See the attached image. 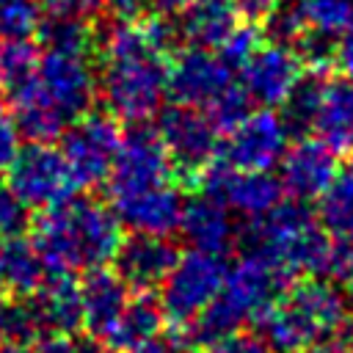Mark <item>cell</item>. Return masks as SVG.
<instances>
[{
    "instance_id": "obj_1",
    "label": "cell",
    "mask_w": 353,
    "mask_h": 353,
    "mask_svg": "<svg viewBox=\"0 0 353 353\" xmlns=\"http://www.w3.org/2000/svg\"><path fill=\"white\" fill-rule=\"evenodd\" d=\"M102 55L99 91L110 116L130 124L152 119L165 99V61L149 47L141 28L116 19L94 41Z\"/></svg>"
},
{
    "instance_id": "obj_2",
    "label": "cell",
    "mask_w": 353,
    "mask_h": 353,
    "mask_svg": "<svg viewBox=\"0 0 353 353\" xmlns=\"http://www.w3.org/2000/svg\"><path fill=\"white\" fill-rule=\"evenodd\" d=\"M121 223L110 207L88 196H69L44 207L33 223V245L50 273L102 268L113 259Z\"/></svg>"
},
{
    "instance_id": "obj_3",
    "label": "cell",
    "mask_w": 353,
    "mask_h": 353,
    "mask_svg": "<svg viewBox=\"0 0 353 353\" xmlns=\"http://www.w3.org/2000/svg\"><path fill=\"white\" fill-rule=\"evenodd\" d=\"M290 270L279 262L243 251L240 262L226 270L218 295L182 328V342L188 347H207L221 336L240 331L245 323H256V317L287 290Z\"/></svg>"
},
{
    "instance_id": "obj_4",
    "label": "cell",
    "mask_w": 353,
    "mask_h": 353,
    "mask_svg": "<svg viewBox=\"0 0 353 353\" xmlns=\"http://www.w3.org/2000/svg\"><path fill=\"white\" fill-rule=\"evenodd\" d=\"M350 317L347 295L323 276L284 290L259 317V336L273 353L320 350Z\"/></svg>"
},
{
    "instance_id": "obj_5",
    "label": "cell",
    "mask_w": 353,
    "mask_h": 353,
    "mask_svg": "<svg viewBox=\"0 0 353 353\" xmlns=\"http://www.w3.org/2000/svg\"><path fill=\"white\" fill-rule=\"evenodd\" d=\"M243 251L262 254L290 273L309 276H334L339 240L328 237L303 201H279L251 223L240 234Z\"/></svg>"
},
{
    "instance_id": "obj_6",
    "label": "cell",
    "mask_w": 353,
    "mask_h": 353,
    "mask_svg": "<svg viewBox=\"0 0 353 353\" xmlns=\"http://www.w3.org/2000/svg\"><path fill=\"white\" fill-rule=\"evenodd\" d=\"M6 168V185L25 207L44 210L80 190L61 149L50 143H28L25 149H17Z\"/></svg>"
},
{
    "instance_id": "obj_7",
    "label": "cell",
    "mask_w": 353,
    "mask_h": 353,
    "mask_svg": "<svg viewBox=\"0 0 353 353\" xmlns=\"http://www.w3.org/2000/svg\"><path fill=\"white\" fill-rule=\"evenodd\" d=\"M226 276V265L221 254L207 251H188L176 256L174 268L163 279L160 292V309L163 317H168L176 325L190 323L221 290Z\"/></svg>"
},
{
    "instance_id": "obj_8",
    "label": "cell",
    "mask_w": 353,
    "mask_h": 353,
    "mask_svg": "<svg viewBox=\"0 0 353 353\" xmlns=\"http://www.w3.org/2000/svg\"><path fill=\"white\" fill-rule=\"evenodd\" d=\"M58 138H61V154L77 188H91L108 179V171L113 165L121 141L113 116L83 113L74 121H69Z\"/></svg>"
},
{
    "instance_id": "obj_9",
    "label": "cell",
    "mask_w": 353,
    "mask_h": 353,
    "mask_svg": "<svg viewBox=\"0 0 353 353\" xmlns=\"http://www.w3.org/2000/svg\"><path fill=\"white\" fill-rule=\"evenodd\" d=\"M160 143L168 152V160L174 168H179L188 176H199V171L215 157L218 152V127L201 108L179 105L163 108L154 127Z\"/></svg>"
},
{
    "instance_id": "obj_10",
    "label": "cell",
    "mask_w": 353,
    "mask_h": 353,
    "mask_svg": "<svg viewBox=\"0 0 353 353\" xmlns=\"http://www.w3.org/2000/svg\"><path fill=\"white\" fill-rule=\"evenodd\" d=\"M171 174L174 165L157 132L143 121H138L119 141L113 165L108 171V190L110 196H121V193L165 185L171 182Z\"/></svg>"
},
{
    "instance_id": "obj_11",
    "label": "cell",
    "mask_w": 353,
    "mask_h": 353,
    "mask_svg": "<svg viewBox=\"0 0 353 353\" xmlns=\"http://www.w3.org/2000/svg\"><path fill=\"white\" fill-rule=\"evenodd\" d=\"M201 190L229 210L245 215V218H259L268 210H273L284 199L281 179L270 171H245L234 168L226 160H210L201 171Z\"/></svg>"
},
{
    "instance_id": "obj_12",
    "label": "cell",
    "mask_w": 353,
    "mask_h": 353,
    "mask_svg": "<svg viewBox=\"0 0 353 353\" xmlns=\"http://www.w3.org/2000/svg\"><path fill=\"white\" fill-rule=\"evenodd\" d=\"M287 135L290 130L284 127L281 116L270 108L248 110L240 121L226 130V141L218 143V152L221 160L234 168L270 171L287 149Z\"/></svg>"
},
{
    "instance_id": "obj_13",
    "label": "cell",
    "mask_w": 353,
    "mask_h": 353,
    "mask_svg": "<svg viewBox=\"0 0 353 353\" xmlns=\"http://www.w3.org/2000/svg\"><path fill=\"white\" fill-rule=\"evenodd\" d=\"M232 83V66L207 47L190 44L165 66V94L179 105L207 110Z\"/></svg>"
},
{
    "instance_id": "obj_14",
    "label": "cell",
    "mask_w": 353,
    "mask_h": 353,
    "mask_svg": "<svg viewBox=\"0 0 353 353\" xmlns=\"http://www.w3.org/2000/svg\"><path fill=\"white\" fill-rule=\"evenodd\" d=\"M36 88L66 124L88 113L97 97V80L83 55H61V52L39 55Z\"/></svg>"
},
{
    "instance_id": "obj_15",
    "label": "cell",
    "mask_w": 353,
    "mask_h": 353,
    "mask_svg": "<svg viewBox=\"0 0 353 353\" xmlns=\"http://www.w3.org/2000/svg\"><path fill=\"white\" fill-rule=\"evenodd\" d=\"M303 63L298 52L290 44L270 41L265 47H256L240 66V85L248 94L251 102H259L262 108H276L287 99L292 85L301 80Z\"/></svg>"
},
{
    "instance_id": "obj_16",
    "label": "cell",
    "mask_w": 353,
    "mask_h": 353,
    "mask_svg": "<svg viewBox=\"0 0 353 353\" xmlns=\"http://www.w3.org/2000/svg\"><path fill=\"white\" fill-rule=\"evenodd\" d=\"M176 245L165 234H146V232H132L130 237H121L113 254L116 273L130 290L149 292L163 284L168 270L176 262Z\"/></svg>"
},
{
    "instance_id": "obj_17",
    "label": "cell",
    "mask_w": 353,
    "mask_h": 353,
    "mask_svg": "<svg viewBox=\"0 0 353 353\" xmlns=\"http://www.w3.org/2000/svg\"><path fill=\"white\" fill-rule=\"evenodd\" d=\"M279 168L281 188L298 201H312L336 176V152L320 138H301L284 149Z\"/></svg>"
},
{
    "instance_id": "obj_18",
    "label": "cell",
    "mask_w": 353,
    "mask_h": 353,
    "mask_svg": "<svg viewBox=\"0 0 353 353\" xmlns=\"http://www.w3.org/2000/svg\"><path fill=\"white\" fill-rule=\"evenodd\" d=\"M110 199H113V215L119 218L121 226H127L132 232L168 237L179 226L182 196L171 182L121 193V196H110Z\"/></svg>"
},
{
    "instance_id": "obj_19",
    "label": "cell",
    "mask_w": 353,
    "mask_h": 353,
    "mask_svg": "<svg viewBox=\"0 0 353 353\" xmlns=\"http://www.w3.org/2000/svg\"><path fill=\"white\" fill-rule=\"evenodd\" d=\"M77 290H80V306H83V325L91 331V336L102 339L113 328L116 317L121 314L130 298V287L121 281L116 270H108L102 265V268L85 270Z\"/></svg>"
},
{
    "instance_id": "obj_20",
    "label": "cell",
    "mask_w": 353,
    "mask_h": 353,
    "mask_svg": "<svg viewBox=\"0 0 353 353\" xmlns=\"http://www.w3.org/2000/svg\"><path fill=\"white\" fill-rule=\"evenodd\" d=\"M176 229L196 251H207V254H223L234 243V223L229 218V207L207 193L182 201V215Z\"/></svg>"
},
{
    "instance_id": "obj_21",
    "label": "cell",
    "mask_w": 353,
    "mask_h": 353,
    "mask_svg": "<svg viewBox=\"0 0 353 353\" xmlns=\"http://www.w3.org/2000/svg\"><path fill=\"white\" fill-rule=\"evenodd\" d=\"M312 130L336 154L353 152V80H323Z\"/></svg>"
},
{
    "instance_id": "obj_22",
    "label": "cell",
    "mask_w": 353,
    "mask_h": 353,
    "mask_svg": "<svg viewBox=\"0 0 353 353\" xmlns=\"http://www.w3.org/2000/svg\"><path fill=\"white\" fill-rule=\"evenodd\" d=\"M33 298L47 334H74L83 328L80 290L72 281V273H50Z\"/></svg>"
},
{
    "instance_id": "obj_23",
    "label": "cell",
    "mask_w": 353,
    "mask_h": 353,
    "mask_svg": "<svg viewBox=\"0 0 353 353\" xmlns=\"http://www.w3.org/2000/svg\"><path fill=\"white\" fill-rule=\"evenodd\" d=\"M179 30L193 47L218 50L234 30L237 14L232 0H188L179 11Z\"/></svg>"
},
{
    "instance_id": "obj_24",
    "label": "cell",
    "mask_w": 353,
    "mask_h": 353,
    "mask_svg": "<svg viewBox=\"0 0 353 353\" xmlns=\"http://www.w3.org/2000/svg\"><path fill=\"white\" fill-rule=\"evenodd\" d=\"M50 276V268L44 265L39 248L33 240L22 234H11L0 240V281L14 295L36 292Z\"/></svg>"
},
{
    "instance_id": "obj_25",
    "label": "cell",
    "mask_w": 353,
    "mask_h": 353,
    "mask_svg": "<svg viewBox=\"0 0 353 353\" xmlns=\"http://www.w3.org/2000/svg\"><path fill=\"white\" fill-rule=\"evenodd\" d=\"M163 325V309L160 301H154L149 292H141L135 298H127L121 314L116 317L113 328L102 336V342L110 350H130L132 345L154 336Z\"/></svg>"
},
{
    "instance_id": "obj_26",
    "label": "cell",
    "mask_w": 353,
    "mask_h": 353,
    "mask_svg": "<svg viewBox=\"0 0 353 353\" xmlns=\"http://www.w3.org/2000/svg\"><path fill=\"white\" fill-rule=\"evenodd\" d=\"M36 39L41 41L44 52H61V55H88L94 47L97 36L88 25L85 17H72V14H50L47 19L41 17L36 28Z\"/></svg>"
},
{
    "instance_id": "obj_27",
    "label": "cell",
    "mask_w": 353,
    "mask_h": 353,
    "mask_svg": "<svg viewBox=\"0 0 353 353\" xmlns=\"http://www.w3.org/2000/svg\"><path fill=\"white\" fill-rule=\"evenodd\" d=\"M39 52L28 39L0 41V91L8 102L22 99L36 88Z\"/></svg>"
},
{
    "instance_id": "obj_28",
    "label": "cell",
    "mask_w": 353,
    "mask_h": 353,
    "mask_svg": "<svg viewBox=\"0 0 353 353\" xmlns=\"http://www.w3.org/2000/svg\"><path fill=\"white\" fill-rule=\"evenodd\" d=\"M317 226L334 240H353V174H336L317 196Z\"/></svg>"
},
{
    "instance_id": "obj_29",
    "label": "cell",
    "mask_w": 353,
    "mask_h": 353,
    "mask_svg": "<svg viewBox=\"0 0 353 353\" xmlns=\"http://www.w3.org/2000/svg\"><path fill=\"white\" fill-rule=\"evenodd\" d=\"M41 336H50L44 331L39 306L33 292L0 298V342L6 345H33Z\"/></svg>"
},
{
    "instance_id": "obj_30",
    "label": "cell",
    "mask_w": 353,
    "mask_h": 353,
    "mask_svg": "<svg viewBox=\"0 0 353 353\" xmlns=\"http://www.w3.org/2000/svg\"><path fill=\"white\" fill-rule=\"evenodd\" d=\"M295 11L303 22V30L328 39H336L353 25V0H301Z\"/></svg>"
},
{
    "instance_id": "obj_31",
    "label": "cell",
    "mask_w": 353,
    "mask_h": 353,
    "mask_svg": "<svg viewBox=\"0 0 353 353\" xmlns=\"http://www.w3.org/2000/svg\"><path fill=\"white\" fill-rule=\"evenodd\" d=\"M320 74H309L292 85V91L287 94V99L281 102L284 105V113H281V121L287 130L292 132H306L312 130V119H314V108H317V94H320Z\"/></svg>"
},
{
    "instance_id": "obj_32",
    "label": "cell",
    "mask_w": 353,
    "mask_h": 353,
    "mask_svg": "<svg viewBox=\"0 0 353 353\" xmlns=\"http://www.w3.org/2000/svg\"><path fill=\"white\" fill-rule=\"evenodd\" d=\"M39 22H41L39 0H0V41L36 36Z\"/></svg>"
},
{
    "instance_id": "obj_33",
    "label": "cell",
    "mask_w": 353,
    "mask_h": 353,
    "mask_svg": "<svg viewBox=\"0 0 353 353\" xmlns=\"http://www.w3.org/2000/svg\"><path fill=\"white\" fill-rule=\"evenodd\" d=\"M248 105H251V99H248V94L243 91V85H229L204 113L212 119V124L218 127V130H229L234 121H240L245 113H248Z\"/></svg>"
},
{
    "instance_id": "obj_34",
    "label": "cell",
    "mask_w": 353,
    "mask_h": 353,
    "mask_svg": "<svg viewBox=\"0 0 353 353\" xmlns=\"http://www.w3.org/2000/svg\"><path fill=\"white\" fill-rule=\"evenodd\" d=\"M30 207H25L11 188L6 185V176H0V237L22 234L30 226Z\"/></svg>"
},
{
    "instance_id": "obj_35",
    "label": "cell",
    "mask_w": 353,
    "mask_h": 353,
    "mask_svg": "<svg viewBox=\"0 0 353 353\" xmlns=\"http://www.w3.org/2000/svg\"><path fill=\"white\" fill-rule=\"evenodd\" d=\"M259 47V39H256V30H254V25H234V30L221 41V47H218V55L234 69H240L243 66V61L254 52Z\"/></svg>"
},
{
    "instance_id": "obj_36",
    "label": "cell",
    "mask_w": 353,
    "mask_h": 353,
    "mask_svg": "<svg viewBox=\"0 0 353 353\" xmlns=\"http://www.w3.org/2000/svg\"><path fill=\"white\" fill-rule=\"evenodd\" d=\"M204 350L207 353H273L259 334H248V331H232L218 342L207 345Z\"/></svg>"
},
{
    "instance_id": "obj_37",
    "label": "cell",
    "mask_w": 353,
    "mask_h": 353,
    "mask_svg": "<svg viewBox=\"0 0 353 353\" xmlns=\"http://www.w3.org/2000/svg\"><path fill=\"white\" fill-rule=\"evenodd\" d=\"M141 33L143 39L149 41V47H154L157 52H168L176 41V25L171 22V17H163V14H152L149 19H143L141 25Z\"/></svg>"
},
{
    "instance_id": "obj_38",
    "label": "cell",
    "mask_w": 353,
    "mask_h": 353,
    "mask_svg": "<svg viewBox=\"0 0 353 353\" xmlns=\"http://www.w3.org/2000/svg\"><path fill=\"white\" fill-rule=\"evenodd\" d=\"M19 141L22 138H19V130L14 124V116L6 108H0V168L8 165V160L17 154Z\"/></svg>"
},
{
    "instance_id": "obj_39",
    "label": "cell",
    "mask_w": 353,
    "mask_h": 353,
    "mask_svg": "<svg viewBox=\"0 0 353 353\" xmlns=\"http://www.w3.org/2000/svg\"><path fill=\"white\" fill-rule=\"evenodd\" d=\"M237 19H245L248 25L268 22V17L279 8V0H232Z\"/></svg>"
},
{
    "instance_id": "obj_40",
    "label": "cell",
    "mask_w": 353,
    "mask_h": 353,
    "mask_svg": "<svg viewBox=\"0 0 353 353\" xmlns=\"http://www.w3.org/2000/svg\"><path fill=\"white\" fill-rule=\"evenodd\" d=\"M50 14H72V17H94L102 8V0H39Z\"/></svg>"
},
{
    "instance_id": "obj_41",
    "label": "cell",
    "mask_w": 353,
    "mask_h": 353,
    "mask_svg": "<svg viewBox=\"0 0 353 353\" xmlns=\"http://www.w3.org/2000/svg\"><path fill=\"white\" fill-rule=\"evenodd\" d=\"M182 347H185L182 336H179V339H176V336H163V334L157 331L154 336H149V339L132 345V347L124 350V353H185Z\"/></svg>"
},
{
    "instance_id": "obj_42",
    "label": "cell",
    "mask_w": 353,
    "mask_h": 353,
    "mask_svg": "<svg viewBox=\"0 0 353 353\" xmlns=\"http://www.w3.org/2000/svg\"><path fill=\"white\" fill-rule=\"evenodd\" d=\"M28 353H77V336L72 334H50L39 342L28 345Z\"/></svg>"
},
{
    "instance_id": "obj_43",
    "label": "cell",
    "mask_w": 353,
    "mask_h": 353,
    "mask_svg": "<svg viewBox=\"0 0 353 353\" xmlns=\"http://www.w3.org/2000/svg\"><path fill=\"white\" fill-rule=\"evenodd\" d=\"M334 61L345 72V77L353 80V25L339 33V41L334 44Z\"/></svg>"
},
{
    "instance_id": "obj_44",
    "label": "cell",
    "mask_w": 353,
    "mask_h": 353,
    "mask_svg": "<svg viewBox=\"0 0 353 353\" xmlns=\"http://www.w3.org/2000/svg\"><path fill=\"white\" fill-rule=\"evenodd\" d=\"M102 6L113 14V19H124V22H132L143 14L146 8V0H102Z\"/></svg>"
},
{
    "instance_id": "obj_45",
    "label": "cell",
    "mask_w": 353,
    "mask_h": 353,
    "mask_svg": "<svg viewBox=\"0 0 353 353\" xmlns=\"http://www.w3.org/2000/svg\"><path fill=\"white\" fill-rule=\"evenodd\" d=\"M188 0H146V6L154 11V14H163V17H174L182 11Z\"/></svg>"
},
{
    "instance_id": "obj_46",
    "label": "cell",
    "mask_w": 353,
    "mask_h": 353,
    "mask_svg": "<svg viewBox=\"0 0 353 353\" xmlns=\"http://www.w3.org/2000/svg\"><path fill=\"white\" fill-rule=\"evenodd\" d=\"M342 281H345V284H347V290H350V292H353V268H350V270H347V276H345V279H342Z\"/></svg>"
},
{
    "instance_id": "obj_47",
    "label": "cell",
    "mask_w": 353,
    "mask_h": 353,
    "mask_svg": "<svg viewBox=\"0 0 353 353\" xmlns=\"http://www.w3.org/2000/svg\"><path fill=\"white\" fill-rule=\"evenodd\" d=\"M3 292H6V287H3V281H0V298H3Z\"/></svg>"
},
{
    "instance_id": "obj_48",
    "label": "cell",
    "mask_w": 353,
    "mask_h": 353,
    "mask_svg": "<svg viewBox=\"0 0 353 353\" xmlns=\"http://www.w3.org/2000/svg\"><path fill=\"white\" fill-rule=\"evenodd\" d=\"M303 353H317V350H303Z\"/></svg>"
}]
</instances>
